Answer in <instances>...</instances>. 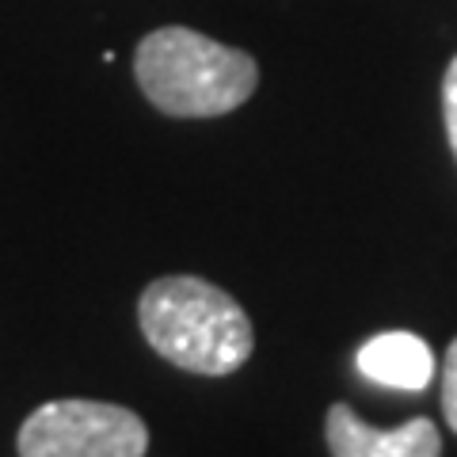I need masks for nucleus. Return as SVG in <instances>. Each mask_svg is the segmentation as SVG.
<instances>
[{
	"mask_svg": "<svg viewBox=\"0 0 457 457\" xmlns=\"http://www.w3.org/2000/svg\"><path fill=\"white\" fill-rule=\"evenodd\" d=\"M20 457H145L149 427L137 411L104 400H50L23 420Z\"/></svg>",
	"mask_w": 457,
	"mask_h": 457,
	"instance_id": "7ed1b4c3",
	"label": "nucleus"
},
{
	"mask_svg": "<svg viewBox=\"0 0 457 457\" xmlns=\"http://www.w3.org/2000/svg\"><path fill=\"white\" fill-rule=\"evenodd\" d=\"M134 77L161 114L218 119L252 99L260 65L252 54L198 35L191 27H161L137 42Z\"/></svg>",
	"mask_w": 457,
	"mask_h": 457,
	"instance_id": "f03ea898",
	"label": "nucleus"
},
{
	"mask_svg": "<svg viewBox=\"0 0 457 457\" xmlns=\"http://www.w3.org/2000/svg\"><path fill=\"white\" fill-rule=\"evenodd\" d=\"M137 324L164 362L198 378H228L252 359L255 332L233 294L195 275H164L137 297Z\"/></svg>",
	"mask_w": 457,
	"mask_h": 457,
	"instance_id": "f257e3e1",
	"label": "nucleus"
},
{
	"mask_svg": "<svg viewBox=\"0 0 457 457\" xmlns=\"http://www.w3.org/2000/svg\"><path fill=\"white\" fill-rule=\"evenodd\" d=\"M324 438L332 457H442V435L427 416L378 431L351 404H332L324 416Z\"/></svg>",
	"mask_w": 457,
	"mask_h": 457,
	"instance_id": "20e7f679",
	"label": "nucleus"
},
{
	"mask_svg": "<svg viewBox=\"0 0 457 457\" xmlns=\"http://www.w3.org/2000/svg\"><path fill=\"white\" fill-rule=\"evenodd\" d=\"M442 416L457 435V339L446 347V362H442Z\"/></svg>",
	"mask_w": 457,
	"mask_h": 457,
	"instance_id": "423d86ee",
	"label": "nucleus"
},
{
	"mask_svg": "<svg viewBox=\"0 0 457 457\" xmlns=\"http://www.w3.org/2000/svg\"><path fill=\"white\" fill-rule=\"evenodd\" d=\"M359 370L370 381L389 385V389L420 393L435 381V351L431 343L411 332H381L362 343Z\"/></svg>",
	"mask_w": 457,
	"mask_h": 457,
	"instance_id": "39448f33",
	"label": "nucleus"
},
{
	"mask_svg": "<svg viewBox=\"0 0 457 457\" xmlns=\"http://www.w3.org/2000/svg\"><path fill=\"white\" fill-rule=\"evenodd\" d=\"M442 119H446V137L457 161V54L446 65V77H442Z\"/></svg>",
	"mask_w": 457,
	"mask_h": 457,
	"instance_id": "0eeeda50",
	"label": "nucleus"
}]
</instances>
